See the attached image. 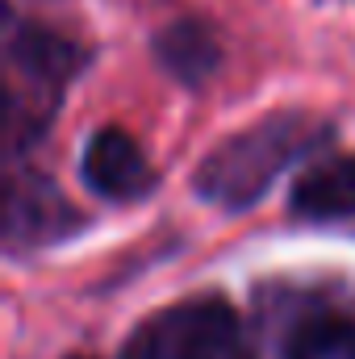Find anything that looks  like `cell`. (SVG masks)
Here are the masks:
<instances>
[{"label": "cell", "mask_w": 355, "mask_h": 359, "mask_svg": "<svg viewBox=\"0 0 355 359\" xmlns=\"http://www.w3.org/2000/svg\"><path fill=\"white\" fill-rule=\"evenodd\" d=\"M326 138V126L305 113H272L239 130L205 155L196 168V192L222 209H251L272 180L284 176L301 155Z\"/></svg>", "instance_id": "1"}, {"label": "cell", "mask_w": 355, "mask_h": 359, "mask_svg": "<svg viewBox=\"0 0 355 359\" xmlns=\"http://www.w3.org/2000/svg\"><path fill=\"white\" fill-rule=\"evenodd\" d=\"M121 359H255L239 313L217 297L180 301L151 313L126 343Z\"/></svg>", "instance_id": "2"}, {"label": "cell", "mask_w": 355, "mask_h": 359, "mask_svg": "<svg viewBox=\"0 0 355 359\" xmlns=\"http://www.w3.org/2000/svg\"><path fill=\"white\" fill-rule=\"evenodd\" d=\"M80 172H84L92 192H100L109 201H138V196H147L155 188V168L147 163L142 147L117 126H109V130L88 138Z\"/></svg>", "instance_id": "3"}, {"label": "cell", "mask_w": 355, "mask_h": 359, "mask_svg": "<svg viewBox=\"0 0 355 359\" xmlns=\"http://www.w3.org/2000/svg\"><path fill=\"white\" fill-rule=\"evenodd\" d=\"M288 209L301 222H355V155L322 159L288 192Z\"/></svg>", "instance_id": "4"}, {"label": "cell", "mask_w": 355, "mask_h": 359, "mask_svg": "<svg viewBox=\"0 0 355 359\" xmlns=\"http://www.w3.org/2000/svg\"><path fill=\"white\" fill-rule=\"evenodd\" d=\"M67 205L63 196L42 184V176H25V180H13L8 188V238L17 243L21 234L42 243L51 234H63L67 230Z\"/></svg>", "instance_id": "5"}, {"label": "cell", "mask_w": 355, "mask_h": 359, "mask_svg": "<svg viewBox=\"0 0 355 359\" xmlns=\"http://www.w3.org/2000/svg\"><path fill=\"white\" fill-rule=\"evenodd\" d=\"M155 55L184 84H201L217 67V42H213V34L201 21H176V25H168L155 38Z\"/></svg>", "instance_id": "6"}, {"label": "cell", "mask_w": 355, "mask_h": 359, "mask_svg": "<svg viewBox=\"0 0 355 359\" xmlns=\"http://www.w3.org/2000/svg\"><path fill=\"white\" fill-rule=\"evenodd\" d=\"M288 359H355V322L347 318L305 322L288 343Z\"/></svg>", "instance_id": "7"}]
</instances>
